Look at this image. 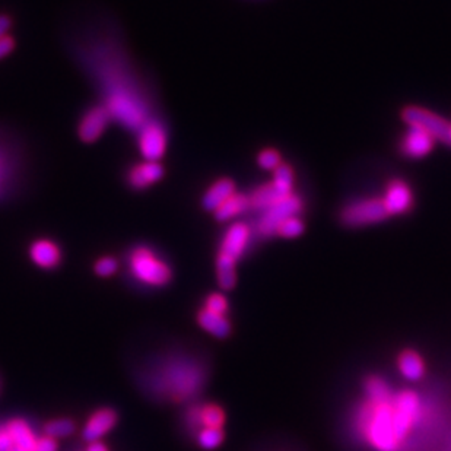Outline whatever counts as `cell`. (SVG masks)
Returning <instances> with one entry per match:
<instances>
[{
  "label": "cell",
  "instance_id": "1",
  "mask_svg": "<svg viewBox=\"0 0 451 451\" xmlns=\"http://www.w3.org/2000/svg\"><path fill=\"white\" fill-rule=\"evenodd\" d=\"M362 423L371 444L380 451H394L399 445L393 425V398L386 402H371L364 414Z\"/></svg>",
  "mask_w": 451,
  "mask_h": 451
},
{
  "label": "cell",
  "instance_id": "2",
  "mask_svg": "<svg viewBox=\"0 0 451 451\" xmlns=\"http://www.w3.org/2000/svg\"><path fill=\"white\" fill-rule=\"evenodd\" d=\"M132 275L149 286H163L171 281L170 266L148 247H136L129 257Z\"/></svg>",
  "mask_w": 451,
  "mask_h": 451
},
{
  "label": "cell",
  "instance_id": "3",
  "mask_svg": "<svg viewBox=\"0 0 451 451\" xmlns=\"http://www.w3.org/2000/svg\"><path fill=\"white\" fill-rule=\"evenodd\" d=\"M419 399L414 391H402L393 399V425L396 439L400 443L418 421Z\"/></svg>",
  "mask_w": 451,
  "mask_h": 451
},
{
  "label": "cell",
  "instance_id": "4",
  "mask_svg": "<svg viewBox=\"0 0 451 451\" xmlns=\"http://www.w3.org/2000/svg\"><path fill=\"white\" fill-rule=\"evenodd\" d=\"M389 212L382 200L368 199L352 203L342 212V221L348 227H364L384 221Z\"/></svg>",
  "mask_w": 451,
  "mask_h": 451
},
{
  "label": "cell",
  "instance_id": "5",
  "mask_svg": "<svg viewBox=\"0 0 451 451\" xmlns=\"http://www.w3.org/2000/svg\"><path fill=\"white\" fill-rule=\"evenodd\" d=\"M403 120L409 126L419 127L431 134L434 139L450 145V123L436 114L418 107H407L403 110Z\"/></svg>",
  "mask_w": 451,
  "mask_h": 451
},
{
  "label": "cell",
  "instance_id": "6",
  "mask_svg": "<svg viewBox=\"0 0 451 451\" xmlns=\"http://www.w3.org/2000/svg\"><path fill=\"white\" fill-rule=\"evenodd\" d=\"M167 142V132L157 120H148L139 129L138 146L145 161H159L166 154Z\"/></svg>",
  "mask_w": 451,
  "mask_h": 451
},
{
  "label": "cell",
  "instance_id": "7",
  "mask_svg": "<svg viewBox=\"0 0 451 451\" xmlns=\"http://www.w3.org/2000/svg\"><path fill=\"white\" fill-rule=\"evenodd\" d=\"M299 209H301V200L297 196L291 193L288 196L282 197L279 202L273 204V206L265 211L260 225H258L260 232L265 236L276 234L279 225L285 220H288V218L295 216L299 212Z\"/></svg>",
  "mask_w": 451,
  "mask_h": 451
},
{
  "label": "cell",
  "instance_id": "8",
  "mask_svg": "<svg viewBox=\"0 0 451 451\" xmlns=\"http://www.w3.org/2000/svg\"><path fill=\"white\" fill-rule=\"evenodd\" d=\"M110 118H112V116L104 105L92 107L91 110H88L85 113V116L82 117V120L79 123V129H78L79 138L87 143H92L95 141H98L100 136L104 133Z\"/></svg>",
  "mask_w": 451,
  "mask_h": 451
},
{
  "label": "cell",
  "instance_id": "9",
  "mask_svg": "<svg viewBox=\"0 0 451 451\" xmlns=\"http://www.w3.org/2000/svg\"><path fill=\"white\" fill-rule=\"evenodd\" d=\"M163 175V168L158 161H143L129 171L127 182L136 190H143L159 182Z\"/></svg>",
  "mask_w": 451,
  "mask_h": 451
},
{
  "label": "cell",
  "instance_id": "10",
  "mask_svg": "<svg viewBox=\"0 0 451 451\" xmlns=\"http://www.w3.org/2000/svg\"><path fill=\"white\" fill-rule=\"evenodd\" d=\"M249 237H250V229L247 225L240 222L234 224L228 229L227 236L224 237L220 254L237 262L240 256L242 254L245 245L249 242Z\"/></svg>",
  "mask_w": 451,
  "mask_h": 451
},
{
  "label": "cell",
  "instance_id": "11",
  "mask_svg": "<svg viewBox=\"0 0 451 451\" xmlns=\"http://www.w3.org/2000/svg\"><path fill=\"white\" fill-rule=\"evenodd\" d=\"M117 423V414L113 409H100L95 412L84 428V440L88 443L98 441Z\"/></svg>",
  "mask_w": 451,
  "mask_h": 451
},
{
  "label": "cell",
  "instance_id": "12",
  "mask_svg": "<svg viewBox=\"0 0 451 451\" xmlns=\"http://www.w3.org/2000/svg\"><path fill=\"white\" fill-rule=\"evenodd\" d=\"M382 203H384L389 215L403 213L412 206V191L403 182H393L386 191Z\"/></svg>",
  "mask_w": 451,
  "mask_h": 451
},
{
  "label": "cell",
  "instance_id": "13",
  "mask_svg": "<svg viewBox=\"0 0 451 451\" xmlns=\"http://www.w3.org/2000/svg\"><path fill=\"white\" fill-rule=\"evenodd\" d=\"M30 256L33 262L43 269L58 267L62 262V251L59 245L50 240H37L33 242Z\"/></svg>",
  "mask_w": 451,
  "mask_h": 451
},
{
  "label": "cell",
  "instance_id": "14",
  "mask_svg": "<svg viewBox=\"0 0 451 451\" xmlns=\"http://www.w3.org/2000/svg\"><path fill=\"white\" fill-rule=\"evenodd\" d=\"M434 138L427 132H423L419 127H409V132L405 136L403 141V150L405 154L412 157V158H421L425 157L431 152L434 146Z\"/></svg>",
  "mask_w": 451,
  "mask_h": 451
},
{
  "label": "cell",
  "instance_id": "15",
  "mask_svg": "<svg viewBox=\"0 0 451 451\" xmlns=\"http://www.w3.org/2000/svg\"><path fill=\"white\" fill-rule=\"evenodd\" d=\"M5 430L10 435V439L13 441V447H18L24 451L34 450L37 436L28 422L24 419H12L6 423Z\"/></svg>",
  "mask_w": 451,
  "mask_h": 451
},
{
  "label": "cell",
  "instance_id": "16",
  "mask_svg": "<svg viewBox=\"0 0 451 451\" xmlns=\"http://www.w3.org/2000/svg\"><path fill=\"white\" fill-rule=\"evenodd\" d=\"M236 193V186L231 180L224 179L216 182L202 199V206L206 211H216L221 204Z\"/></svg>",
  "mask_w": 451,
  "mask_h": 451
},
{
  "label": "cell",
  "instance_id": "17",
  "mask_svg": "<svg viewBox=\"0 0 451 451\" xmlns=\"http://www.w3.org/2000/svg\"><path fill=\"white\" fill-rule=\"evenodd\" d=\"M190 422L196 423V425H203L204 428H221L225 415L220 406L206 405L202 409H193L188 414Z\"/></svg>",
  "mask_w": 451,
  "mask_h": 451
},
{
  "label": "cell",
  "instance_id": "18",
  "mask_svg": "<svg viewBox=\"0 0 451 451\" xmlns=\"http://www.w3.org/2000/svg\"><path fill=\"white\" fill-rule=\"evenodd\" d=\"M197 320L204 330L216 337H225L229 333V323L222 314H215L204 308L199 312Z\"/></svg>",
  "mask_w": 451,
  "mask_h": 451
},
{
  "label": "cell",
  "instance_id": "19",
  "mask_svg": "<svg viewBox=\"0 0 451 451\" xmlns=\"http://www.w3.org/2000/svg\"><path fill=\"white\" fill-rule=\"evenodd\" d=\"M249 206H250V197L240 193H234L215 211V218L218 221H227L231 220V218L237 216L238 213L244 212Z\"/></svg>",
  "mask_w": 451,
  "mask_h": 451
},
{
  "label": "cell",
  "instance_id": "20",
  "mask_svg": "<svg viewBox=\"0 0 451 451\" xmlns=\"http://www.w3.org/2000/svg\"><path fill=\"white\" fill-rule=\"evenodd\" d=\"M285 196H288V195H282L281 191L275 187V184L272 183V184L257 188L254 191L253 196L250 197V206H253L256 209H260V211H266Z\"/></svg>",
  "mask_w": 451,
  "mask_h": 451
},
{
  "label": "cell",
  "instance_id": "21",
  "mask_svg": "<svg viewBox=\"0 0 451 451\" xmlns=\"http://www.w3.org/2000/svg\"><path fill=\"white\" fill-rule=\"evenodd\" d=\"M216 272H218V282H220L222 290L234 288V285L237 282L234 260H231V258L220 254L216 262Z\"/></svg>",
  "mask_w": 451,
  "mask_h": 451
},
{
  "label": "cell",
  "instance_id": "22",
  "mask_svg": "<svg viewBox=\"0 0 451 451\" xmlns=\"http://www.w3.org/2000/svg\"><path fill=\"white\" fill-rule=\"evenodd\" d=\"M399 368L402 374L409 380H419L423 375V362L412 351H406L399 358Z\"/></svg>",
  "mask_w": 451,
  "mask_h": 451
},
{
  "label": "cell",
  "instance_id": "23",
  "mask_svg": "<svg viewBox=\"0 0 451 451\" xmlns=\"http://www.w3.org/2000/svg\"><path fill=\"white\" fill-rule=\"evenodd\" d=\"M44 432L53 439H58V436H67L75 432V422L71 419H54L46 423Z\"/></svg>",
  "mask_w": 451,
  "mask_h": 451
},
{
  "label": "cell",
  "instance_id": "24",
  "mask_svg": "<svg viewBox=\"0 0 451 451\" xmlns=\"http://www.w3.org/2000/svg\"><path fill=\"white\" fill-rule=\"evenodd\" d=\"M292 183H294L292 170L286 166H279L275 170V180H273L275 187L281 191L282 195H291Z\"/></svg>",
  "mask_w": 451,
  "mask_h": 451
},
{
  "label": "cell",
  "instance_id": "25",
  "mask_svg": "<svg viewBox=\"0 0 451 451\" xmlns=\"http://www.w3.org/2000/svg\"><path fill=\"white\" fill-rule=\"evenodd\" d=\"M366 391L368 396H370L371 402H386L389 399H391V394L389 387L384 384V381H381L380 378H371L368 381L366 384Z\"/></svg>",
  "mask_w": 451,
  "mask_h": 451
},
{
  "label": "cell",
  "instance_id": "26",
  "mask_svg": "<svg viewBox=\"0 0 451 451\" xmlns=\"http://www.w3.org/2000/svg\"><path fill=\"white\" fill-rule=\"evenodd\" d=\"M222 440L224 435L221 428H203L199 434V444L206 450L216 448L222 443Z\"/></svg>",
  "mask_w": 451,
  "mask_h": 451
},
{
  "label": "cell",
  "instance_id": "27",
  "mask_svg": "<svg viewBox=\"0 0 451 451\" xmlns=\"http://www.w3.org/2000/svg\"><path fill=\"white\" fill-rule=\"evenodd\" d=\"M303 231H304L303 222H301L297 216H291L279 225L276 234L286 237V238H294V237H298L303 234Z\"/></svg>",
  "mask_w": 451,
  "mask_h": 451
},
{
  "label": "cell",
  "instance_id": "28",
  "mask_svg": "<svg viewBox=\"0 0 451 451\" xmlns=\"http://www.w3.org/2000/svg\"><path fill=\"white\" fill-rule=\"evenodd\" d=\"M94 269H95V273H97L98 276L107 278V276H112L113 273L117 272L118 263H117L116 258H113V257H101L100 260L95 263Z\"/></svg>",
  "mask_w": 451,
  "mask_h": 451
},
{
  "label": "cell",
  "instance_id": "29",
  "mask_svg": "<svg viewBox=\"0 0 451 451\" xmlns=\"http://www.w3.org/2000/svg\"><path fill=\"white\" fill-rule=\"evenodd\" d=\"M258 163L265 170H276L281 166V157L273 149H267L258 155Z\"/></svg>",
  "mask_w": 451,
  "mask_h": 451
},
{
  "label": "cell",
  "instance_id": "30",
  "mask_svg": "<svg viewBox=\"0 0 451 451\" xmlns=\"http://www.w3.org/2000/svg\"><path fill=\"white\" fill-rule=\"evenodd\" d=\"M206 310L212 311L215 314H224L228 311V303H227V298L221 294H212L208 299H206Z\"/></svg>",
  "mask_w": 451,
  "mask_h": 451
},
{
  "label": "cell",
  "instance_id": "31",
  "mask_svg": "<svg viewBox=\"0 0 451 451\" xmlns=\"http://www.w3.org/2000/svg\"><path fill=\"white\" fill-rule=\"evenodd\" d=\"M33 451H58V443L56 439L48 435H43L37 439L34 450Z\"/></svg>",
  "mask_w": 451,
  "mask_h": 451
},
{
  "label": "cell",
  "instance_id": "32",
  "mask_svg": "<svg viewBox=\"0 0 451 451\" xmlns=\"http://www.w3.org/2000/svg\"><path fill=\"white\" fill-rule=\"evenodd\" d=\"M15 48V39H13L10 35H3L0 38V59L6 58L8 54H10Z\"/></svg>",
  "mask_w": 451,
  "mask_h": 451
},
{
  "label": "cell",
  "instance_id": "33",
  "mask_svg": "<svg viewBox=\"0 0 451 451\" xmlns=\"http://www.w3.org/2000/svg\"><path fill=\"white\" fill-rule=\"evenodd\" d=\"M13 448V441L10 435L5 430V427L0 428V451H10Z\"/></svg>",
  "mask_w": 451,
  "mask_h": 451
},
{
  "label": "cell",
  "instance_id": "34",
  "mask_svg": "<svg viewBox=\"0 0 451 451\" xmlns=\"http://www.w3.org/2000/svg\"><path fill=\"white\" fill-rule=\"evenodd\" d=\"M10 18L6 17V15H0V38H2L3 35H6V33L9 31L10 28Z\"/></svg>",
  "mask_w": 451,
  "mask_h": 451
},
{
  "label": "cell",
  "instance_id": "35",
  "mask_svg": "<svg viewBox=\"0 0 451 451\" xmlns=\"http://www.w3.org/2000/svg\"><path fill=\"white\" fill-rule=\"evenodd\" d=\"M87 451H108V448L100 441H94V443H89Z\"/></svg>",
  "mask_w": 451,
  "mask_h": 451
},
{
  "label": "cell",
  "instance_id": "36",
  "mask_svg": "<svg viewBox=\"0 0 451 451\" xmlns=\"http://www.w3.org/2000/svg\"><path fill=\"white\" fill-rule=\"evenodd\" d=\"M0 186H2V166H0Z\"/></svg>",
  "mask_w": 451,
  "mask_h": 451
},
{
  "label": "cell",
  "instance_id": "37",
  "mask_svg": "<svg viewBox=\"0 0 451 451\" xmlns=\"http://www.w3.org/2000/svg\"><path fill=\"white\" fill-rule=\"evenodd\" d=\"M450 146H451V125H450Z\"/></svg>",
  "mask_w": 451,
  "mask_h": 451
}]
</instances>
